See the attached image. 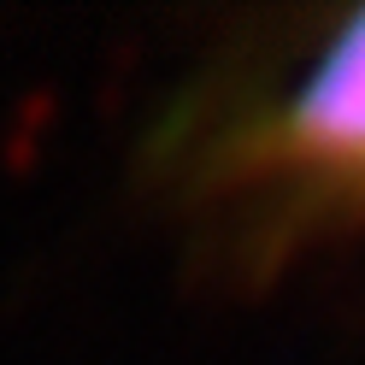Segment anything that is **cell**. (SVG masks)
Returning a JSON list of instances; mask_svg holds the SVG:
<instances>
[{"label":"cell","mask_w":365,"mask_h":365,"mask_svg":"<svg viewBox=\"0 0 365 365\" xmlns=\"http://www.w3.org/2000/svg\"><path fill=\"white\" fill-rule=\"evenodd\" d=\"M247 159L301 189L365 195V12L330 36V48L259 118Z\"/></svg>","instance_id":"6da1fadb"}]
</instances>
